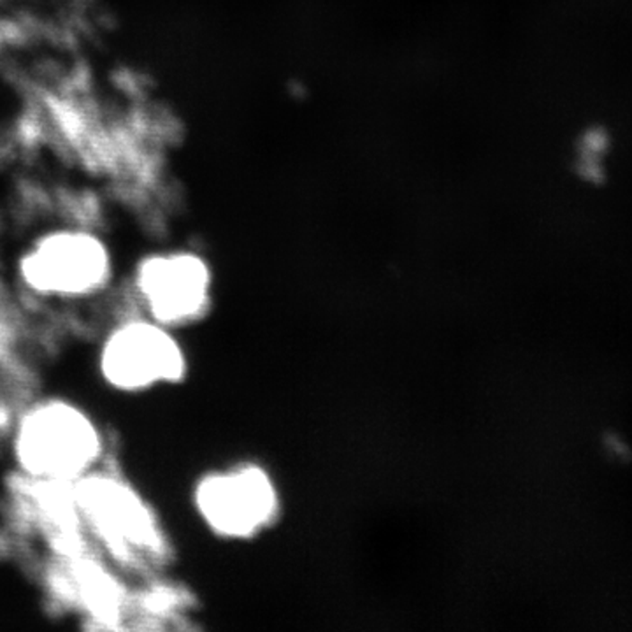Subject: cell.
I'll return each instance as SVG.
<instances>
[{"instance_id": "obj_1", "label": "cell", "mask_w": 632, "mask_h": 632, "mask_svg": "<svg viewBox=\"0 0 632 632\" xmlns=\"http://www.w3.org/2000/svg\"><path fill=\"white\" fill-rule=\"evenodd\" d=\"M4 444L13 476L38 483L75 485L113 459L99 415L66 392L31 397L7 422Z\"/></svg>"}, {"instance_id": "obj_2", "label": "cell", "mask_w": 632, "mask_h": 632, "mask_svg": "<svg viewBox=\"0 0 632 632\" xmlns=\"http://www.w3.org/2000/svg\"><path fill=\"white\" fill-rule=\"evenodd\" d=\"M86 545L127 578H154L172 557L169 531L148 496L113 459L73 485Z\"/></svg>"}, {"instance_id": "obj_3", "label": "cell", "mask_w": 632, "mask_h": 632, "mask_svg": "<svg viewBox=\"0 0 632 632\" xmlns=\"http://www.w3.org/2000/svg\"><path fill=\"white\" fill-rule=\"evenodd\" d=\"M20 290L48 306H83L108 295L117 283L110 244L83 227H60L32 239L14 268Z\"/></svg>"}, {"instance_id": "obj_4", "label": "cell", "mask_w": 632, "mask_h": 632, "mask_svg": "<svg viewBox=\"0 0 632 632\" xmlns=\"http://www.w3.org/2000/svg\"><path fill=\"white\" fill-rule=\"evenodd\" d=\"M92 365L108 392L143 397L183 383L190 362L180 330L127 310L97 336Z\"/></svg>"}, {"instance_id": "obj_5", "label": "cell", "mask_w": 632, "mask_h": 632, "mask_svg": "<svg viewBox=\"0 0 632 632\" xmlns=\"http://www.w3.org/2000/svg\"><path fill=\"white\" fill-rule=\"evenodd\" d=\"M127 299L132 312L181 332L211 310V268L190 250L146 253L128 275Z\"/></svg>"}, {"instance_id": "obj_6", "label": "cell", "mask_w": 632, "mask_h": 632, "mask_svg": "<svg viewBox=\"0 0 632 632\" xmlns=\"http://www.w3.org/2000/svg\"><path fill=\"white\" fill-rule=\"evenodd\" d=\"M198 522L216 538L242 541L266 531L279 512L276 485L257 464L200 474L190 492Z\"/></svg>"}]
</instances>
